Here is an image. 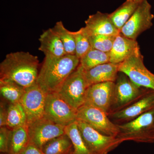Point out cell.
I'll return each mask as SVG.
<instances>
[{
  "mask_svg": "<svg viewBox=\"0 0 154 154\" xmlns=\"http://www.w3.org/2000/svg\"><path fill=\"white\" fill-rule=\"evenodd\" d=\"M39 60L28 52L17 51L6 55L0 64V79L8 80L26 88L36 83Z\"/></svg>",
  "mask_w": 154,
  "mask_h": 154,
  "instance_id": "obj_1",
  "label": "cell"
},
{
  "mask_svg": "<svg viewBox=\"0 0 154 154\" xmlns=\"http://www.w3.org/2000/svg\"><path fill=\"white\" fill-rule=\"evenodd\" d=\"M79 65L80 59L75 55L45 57L36 83L46 94L57 93L67 77Z\"/></svg>",
  "mask_w": 154,
  "mask_h": 154,
  "instance_id": "obj_2",
  "label": "cell"
},
{
  "mask_svg": "<svg viewBox=\"0 0 154 154\" xmlns=\"http://www.w3.org/2000/svg\"><path fill=\"white\" fill-rule=\"evenodd\" d=\"M117 125L119 132L116 137L123 142L154 143V108L134 120Z\"/></svg>",
  "mask_w": 154,
  "mask_h": 154,
  "instance_id": "obj_3",
  "label": "cell"
},
{
  "mask_svg": "<svg viewBox=\"0 0 154 154\" xmlns=\"http://www.w3.org/2000/svg\"><path fill=\"white\" fill-rule=\"evenodd\" d=\"M85 72V69L80 64L67 77L57 92L67 103L77 110L85 104L86 92L89 87Z\"/></svg>",
  "mask_w": 154,
  "mask_h": 154,
  "instance_id": "obj_4",
  "label": "cell"
},
{
  "mask_svg": "<svg viewBox=\"0 0 154 154\" xmlns=\"http://www.w3.org/2000/svg\"><path fill=\"white\" fill-rule=\"evenodd\" d=\"M118 69L119 72L126 75L137 85L154 90V74L145 66L140 46L129 57L119 64Z\"/></svg>",
  "mask_w": 154,
  "mask_h": 154,
  "instance_id": "obj_5",
  "label": "cell"
},
{
  "mask_svg": "<svg viewBox=\"0 0 154 154\" xmlns=\"http://www.w3.org/2000/svg\"><path fill=\"white\" fill-rule=\"evenodd\" d=\"M76 123L83 140L93 154H108L123 143L118 137L101 133L85 122L77 119Z\"/></svg>",
  "mask_w": 154,
  "mask_h": 154,
  "instance_id": "obj_6",
  "label": "cell"
},
{
  "mask_svg": "<svg viewBox=\"0 0 154 154\" xmlns=\"http://www.w3.org/2000/svg\"><path fill=\"white\" fill-rule=\"evenodd\" d=\"M147 89L137 85L126 75L119 72L115 82L113 102L109 114L130 105L142 96Z\"/></svg>",
  "mask_w": 154,
  "mask_h": 154,
  "instance_id": "obj_7",
  "label": "cell"
},
{
  "mask_svg": "<svg viewBox=\"0 0 154 154\" xmlns=\"http://www.w3.org/2000/svg\"><path fill=\"white\" fill-rule=\"evenodd\" d=\"M78 110L72 107L57 93L47 94L45 116L55 123L64 126L75 122Z\"/></svg>",
  "mask_w": 154,
  "mask_h": 154,
  "instance_id": "obj_8",
  "label": "cell"
},
{
  "mask_svg": "<svg viewBox=\"0 0 154 154\" xmlns=\"http://www.w3.org/2000/svg\"><path fill=\"white\" fill-rule=\"evenodd\" d=\"M77 119L85 122L106 135L116 137L119 132L117 125L111 121L108 114L96 107L83 105L78 110Z\"/></svg>",
  "mask_w": 154,
  "mask_h": 154,
  "instance_id": "obj_9",
  "label": "cell"
},
{
  "mask_svg": "<svg viewBox=\"0 0 154 154\" xmlns=\"http://www.w3.org/2000/svg\"><path fill=\"white\" fill-rule=\"evenodd\" d=\"M151 10V5L148 1L144 0L122 28L120 34L127 38L136 40L139 35L152 26L154 15Z\"/></svg>",
  "mask_w": 154,
  "mask_h": 154,
  "instance_id": "obj_10",
  "label": "cell"
},
{
  "mask_svg": "<svg viewBox=\"0 0 154 154\" xmlns=\"http://www.w3.org/2000/svg\"><path fill=\"white\" fill-rule=\"evenodd\" d=\"M28 126L30 143L41 149L49 140L66 134V126L57 124L45 116Z\"/></svg>",
  "mask_w": 154,
  "mask_h": 154,
  "instance_id": "obj_11",
  "label": "cell"
},
{
  "mask_svg": "<svg viewBox=\"0 0 154 154\" xmlns=\"http://www.w3.org/2000/svg\"><path fill=\"white\" fill-rule=\"evenodd\" d=\"M154 108V90L148 89L144 94L134 102L123 109L108 115L116 124L126 123Z\"/></svg>",
  "mask_w": 154,
  "mask_h": 154,
  "instance_id": "obj_12",
  "label": "cell"
},
{
  "mask_svg": "<svg viewBox=\"0 0 154 154\" xmlns=\"http://www.w3.org/2000/svg\"><path fill=\"white\" fill-rule=\"evenodd\" d=\"M46 95L36 83L25 88L20 103L27 115L28 125L45 116Z\"/></svg>",
  "mask_w": 154,
  "mask_h": 154,
  "instance_id": "obj_13",
  "label": "cell"
},
{
  "mask_svg": "<svg viewBox=\"0 0 154 154\" xmlns=\"http://www.w3.org/2000/svg\"><path fill=\"white\" fill-rule=\"evenodd\" d=\"M114 85L113 82H106L89 86L84 105L99 108L109 115L113 102Z\"/></svg>",
  "mask_w": 154,
  "mask_h": 154,
  "instance_id": "obj_14",
  "label": "cell"
},
{
  "mask_svg": "<svg viewBox=\"0 0 154 154\" xmlns=\"http://www.w3.org/2000/svg\"><path fill=\"white\" fill-rule=\"evenodd\" d=\"M84 27L88 35L100 34L116 36L120 31L116 28L110 19L109 14L97 11L96 14L90 15L85 21Z\"/></svg>",
  "mask_w": 154,
  "mask_h": 154,
  "instance_id": "obj_15",
  "label": "cell"
},
{
  "mask_svg": "<svg viewBox=\"0 0 154 154\" xmlns=\"http://www.w3.org/2000/svg\"><path fill=\"white\" fill-rule=\"evenodd\" d=\"M119 65L108 62L89 70H85V77L89 86L98 83L115 82L119 73Z\"/></svg>",
  "mask_w": 154,
  "mask_h": 154,
  "instance_id": "obj_16",
  "label": "cell"
},
{
  "mask_svg": "<svg viewBox=\"0 0 154 154\" xmlns=\"http://www.w3.org/2000/svg\"><path fill=\"white\" fill-rule=\"evenodd\" d=\"M139 47L136 40L131 39L119 33L116 36L110 53V62L119 65Z\"/></svg>",
  "mask_w": 154,
  "mask_h": 154,
  "instance_id": "obj_17",
  "label": "cell"
},
{
  "mask_svg": "<svg viewBox=\"0 0 154 154\" xmlns=\"http://www.w3.org/2000/svg\"><path fill=\"white\" fill-rule=\"evenodd\" d=\"M38 50L46 57H60L66 55L60 38L52 28L45 30L39 37Z\"/></svg>",
  "mask_w": 154,
  "mask_h": 154,
  "instance_id": "obj_18",
  "label": "cell"
},
{
  "mask_svg": "<svg viewBox=\"0 0 154 154\" xmlns=\"http://www.w3.org/2000/svg\"><path fill=\"white\" fill-rule=\"evenodd\" d=\"M144 0H126L121 5L109 14L111 21L120 31Z\"/></svg>",
  "mask_w": 154,
  "mask_h": 154,
  "instance_id": "obj_19",
  "label": "cell"
},
{
  "mask_svg": "<svg viewBox=\"0 0 154 154\" xmlns=\"http://www.w3.org/2000/svg\"><path fill=\"white\" fill-rule=\"evenodd\" d=\"M30 143L28 125L11 130L8 154H20Z\"/></svg>",
  "mask_w": 154,
  "mask_h": 154,
  "instance_id": "obj_20",
  "label": "cell"
},
{
  "mask_svg": "<svg viewBox=\"0 0 154 154\" xmlns=\"http://www.w3.org/2000/svg\"><path fill=\"white\" fill-rule=\"evenodd\" d=\"M72 146L70 138L64 134L48 142L41 150L45 154H70Z\"/></svg>",
  "mask_w": 154,
  "mask_h": 154,
  "instance_id": "obj_21",
  "label": "cell"
},
{
  "mask_svg": "<svg viewBox=\"0 0 154 154\" xmlns=\"http://www.w3.org/2000/svg\"><path fill=\"white\" fill-rule=\"evenodd\" d=\"M25 88L8 80L0 79L1 96L10 103L20 102Z\"/></svg>",
  "mask_w": 154,
  "mask_h": 154,
  "instance_id": "obj_22",
  "label": "cell"
},
{
  "mask_svg": "<svg viewBox=\"0 0 154 154\" xmlns=\"http://www.w3.org/2000/svg\"><path fill=\"white\" fill-rule=\"evenodd\" d=\"M7 126L12 130L18 127L28 125L25 110L20 102L10 103L8 106Z\"/></svg>",
  "mask_w": 154,
  "mask_h": 154,
  "instance_id": "obj_23",
  "label": "cell"
},
{
  "mask_svg": "<svg viewBox=\"0 0 154 154\" xmlns=\"http://www.w3.org/2000/svg\"><path fill=\"white\" fill-rule=\"evenodd\" d=\"M110 62V53L92 48L80 59V64L85 70Z\"/></svg>",
  "mask_w": 154,
  "mask_h": 154,
  "instance_id": "obj_24",
  "label": "cell"
},
{
  "mask_svg": "<svg viewBox=\"0 0 154 154\" xmlns=\"http://www.w3.org/2000/svg\"><path fill=\"white\" fill-rule=\"evenodd\" d=\"M65 133L72 143V149L70 154H93L88 149L78 128L76 121L65 127Z\"/></svg>",
  "mask_w": 154,
  "mask_h": 154,
  "instance_id": "obj_25",
  "label": "cell"
},
{
  "mask_svg": "<svg viewBox=\"0 0 154 154\" xmlns=\"http://www.w3.org/2000/svg\"><path fill=\"white\" fill-rule=\"evenodd\" d=\"M52 28L60 38L66 54L75 55V43L73 32L66 28L62 21L57 22Z\"/></svg>",
  "mask_w": 154,
  "mask_h": 154,
  "instance_id": "obj_26",
  "label": "cell"
},
{
  "mask_svg": "<svg viewBox=\"0 0 154 154\" xmlns=\"http://www.w3.org/2000/svg\"><path fill=\"white\" fill-rule=\"evenodd\" d=\"M88 36L92 48L107 53L110 52L116 36L100 34H91Z\"/></svg>",
  "mask_w": 154,
  "mask_h": 154,
  "instance_id": "obj_27",
  "label": "cell"
},
{
  "mask_svg": "<svg viewBox=\"0 0 154 154\" xmlns=\"http://www.w3.org/2000/svg\"><path fill=\"white\" fill-rule=\"evenodd\" d=\"M73 33L75 43V55L80 59L92 48L84 27Z\"/></svg>",
  "mask_w": 154,
  "mask_h": 154,
  "instance_id": "obj_28",
  "label": "cell"
},
{
  "mask_svg": "<svg viewBox=\"0 0 154 154\" xmlns=\"http://www.w3.org/2000/svg\"><path fill=\"white\" fill-rule=\"evenodd\" d=\"M11 130L7 126L0 128V151L2 153H8Z\"/></svg>",
  "mask_w": 154,
  "mask_h": 154,
  "instance_id": "obj_29",
  "label": "cell"
},
{
  "mask_svg": "<svg viewBox=\"0 0 154 154\" xmlns=\"http://www.w3.org/2000/svg\"><path fill=\"white\" fill-rule=\"evenodd\" d=\"M8 107L3 102H1L0 105V126L1 127L7 126L8 119Z\"/></svg>",
  "mask_w": 154,
  "mask_h": 154,
  "instance_id": "obj_30",
  "label": "cell"
},
{
  "mask_svg": "<svg viewBox=\"0 0 154 154\" xmlns=\"http://www.w3.org/2000/svg\"><path fill=\"white\" fill-rule=\"evenodd\" d=\"M20 154H45L38 148L32 144L30 143L28 146Z\"/></svg>",
  "mask_w": 154,
  "mask_h": 154,
  "instance_id": "obj_31",
  "label": "cell"
},
{
  "mask_svg": "<svg viewBox=\"0 0 154 154\" xmlns=\"http://www.w3.org/2000/svg\"><path fill=\"white\" fill-rule=\"evenodd\" d=\"M5 154V153H3V154Z\"/></svg>",
  "mask_w": 154,
  "mask_h": 154,
  "instance_id": "obj_32",
  "label": "cell"
}]
</instances>
